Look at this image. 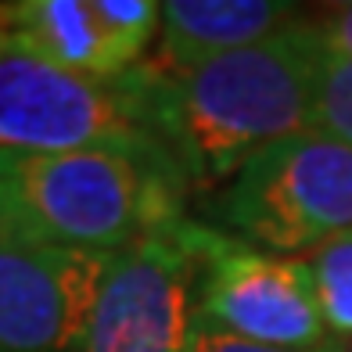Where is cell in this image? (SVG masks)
<instances>
[{"mask_svg": "<svg viewBox=\"0 0 352 352\" xmlns=\"http://www.w3.org/2000/svg\"><path fill=\"white\" fill-rule=\"evenodd\" d=\"M187 176L166 151L0 155L8 230L40 245L119 255L184 223Z\"/></svg>", "mask_w": 352, "mask_h": 352, "instance_id": "obj_2", "label": "cell"}, {"mask_svg": "<svg viewBox=\"0 0 352 352\" xmlns=\"http://www.w3.org/2000/svg\"><path fill=\"white\" fill-rule=\"evenodd\" d=\"M0 43L25 47L83 76H126L101 33L94 0H8L0 4Z\"/></svg>", "mask_w": 352, "mask_h": 352, "instance_id": "obj_9", "label": "cell"}, {"mask_svg": "<svg viewBox=\"0 0 352 352\" xmlns=\"http://www.w3.org/2000/svg\"><path fill=\"white\" fill-rule=\"evenodd\" d=\"M316 58L306 14L277 36L187 72L140 61L148 126L187 184L227 187L252 155L313 130Z\"/></svg>", "mask_w": 352, "mask_h": 352, "instance_id": "obj_1", "label": "cell"}, {"mask_svg": "<svg viewBox=\"0 0 352 352\" xmlns=\"http://www.w3.org/2000/svg\"><path fill=\"white\" fill-rule=\"evenodd\" d=\"M345 352H352V345H345Z\"/></svg>", "mask_w": 352, "mask_h": 352, "instance_id": "obj_16", "label": "cell"}, {"mask_svg": "<svg viewBox=\"0 0 352 352\" xmlns=\"http://www.w3.org/2000/svg\"><path fill=\"white\" fill-rule=\"evenodd\" d=\"M198 274V223L190 219L111 255L87 352H190Z\"/></svg>", "mask_w": 352, "mask_h": 352, "instance_id": "obj_6", "label": "cell"}, {"mask_svg": "<svg viewBox=\"0 0 352 352\" xmlns=\"http://www.w3.org/2000/svg\"><path fill=\"white\" fill-rule=\"evenodd\" d=\"M198 252L201 324L274 349L331 345L306 255H274L201 223Z\"/></svg>", "mask_w": 352, "mask_h": 352, "instance_id": "obj_5", "label": "cell"}, {"mask_svg": "<svg viewBox=\"0 0 352 352\" xmlns=\"http://www.w3.org/2000/svg\"><path fill=\"white\" fill-rule=\"evenodd\" d=\"M309 29L327 54L352 58V0H345V4H327L316 14H309Z\"/></svg>", "mask_w": 352, "mask_h": 352, "instance_id": "obj_13", "label": "cell"}, {"mask_svg": "<svg viewBox=\"0 0 352 352\" xmlns=\"http://www.w3.org/2000/svg\"><path fill=\"white\" fill-rule=\"evenodd\" d=\"M306 259L316 280V298L331 342L352 345V230L320 245Z\"/></svg>", "mask_w": 352, "mask_h": 352, "instance_id": "obj_10", "label": "cell"}, {"mask_svg": "<svg viewBox=\"0 0 352 352\" xmlns=\"http://www.w3.org/2000/svg\"><path fill=\"white\" fill-rule=\"evenodd\" d=\"M313 130L352 148V58L320 47L313 72Z\"/></svg>", "mask_w": 352, "mask_h": 352, "instance_id": "obj_12", "label": "cell"}, {"mask_svg": "<svg viewBox=\"0 0 352 352\" xmlns=\"http://www.w3.org/2000/svg\"><path fill=\"white\" fill-rule=\"evenodd\" d=\"M108 259L0 234V352H87Z\"/></svg>", "mask_w": 352, "mask_h": 352, "instance_id": "obj_7", "label": "cell"}, {"mask_svg": "<svg viewBox=\"0 0 352 352\" xmlns=\"http://www.w3.org/2000/svg\"><path fill=\"white\" fill-rule=\"evenodd\" d=\"M190 352H345V345L331 342L324 349H274V345H255V342H241L234 334H223L209 324L195 320V338H190Z\"/></svg>", "mask_w": 352, "mask_h": 352, "instance_id": "obj_14", "label": "cell"}, {"mask_svg": "<svg viewBox=\"0 0 352 352\" xmlns=\"http://www.w3.org/2000/svg\"><path fill=\"white\" fill-rule=\"evenodd\" d=\"M94 14H98L101 33L122 72L140 65L148 47L158 40V25H162L158 0H94Z\"/></svg>", "mask_w": 352, "mask_h": 352, "instance_id": "obj_11", "label": "cell"}, {"mask_svg": "<svg viewBox=\"0 0 352 352\" xmlns=\"http://www.w3.org/2000/svg\"><path fill=\"white\" fill-rule=\"evenodd\" d=\"M216 216L245 245L313 255L352 230V148L316 130L270 144L219 187Z\"/></svg>", "mask_w": 352, "mask_h": 352, "instance_id": "obj_4", "label": "cell"}, {"mask_svg": "<svg viewBox=\"0 0 352 352\" xmlns=\"http://www.w3.org/2000/svg\"><path fill=\"white\" fill-rule=\"evenodd\" d=\"M87 148L166 151L148 126L140 65L119 79H98L0 43V155Z\"/></svg>", "mask_w": 352, "mask_h": 352, "instance_id": "obj_3", "label": "cell"}, {"mask_svg": "<svg viewBox=\"0 0 352 352\" xmlns=\"http://www.w3.org/2000/svg\"><path fill=\"white\" fill-rule=\"evenodd\" d=\"M0 234H8V216H4V205H0Z\"/></svg>", "mask_w": 352, "mask_h": 352, "instance_id": "obj_15", "label": "cell"}, {"mask_svg": "<svg viewBox=\"0 0 352 352\" xmlns=\"http://www.w3.org/2000/svg\"><path fill=\"white\" fill-rule=\"evenodd\" d=\"M302 19L306 14L298 4L280 0H166L155 65L162 72H187L263 43Z\"/></svg>", "mask_w": 352, "mask_h": 352, "instance_id": "obj_8", "label": "cell"}]
</instances>
